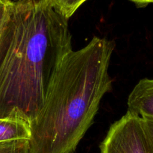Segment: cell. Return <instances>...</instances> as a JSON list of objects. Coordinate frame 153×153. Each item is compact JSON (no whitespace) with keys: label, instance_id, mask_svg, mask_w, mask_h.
Returning a JSON list of instances; mask_svg holds the SVG:
<instances>
[{"label":"cell","instance_id":"cell-1","mask_svg":"<svg viewBox=\"0 0 153 153\" xmlns=\"http://www.w3.org/2000/svg\"><path fill=\"white\" fill-rule=\"evenodd\" d=\"M72 50L68 19L45 0L11 4L10 34L0 61V118L34 120Z\"/></svg>","mask_w":153,"mask_h":153},{"label":"cell","instance_id":"cell-2","mask_svg":"<svg viewBox=\"0 0 153 153\" xmlns=\"http://www.w3.org/2000/svg\"><path fill=\"white\" fill-rule=\"evenodd\" d=\"M114 43L94 37L63 58L44 105L30 123L31 153H73L111 90L109 64Z\"/></svg>","mask_w":153,"mask_h":153},{"label":"cell","instance_id":"cell-3","mask_svg":"<svg viewBox=\"0 0 153 153\" xmlns=\"http://www.w3.org/2000/svg\"><path fill=\"white\" fill-rule=\"evenodd\" d=\"M101 153H150L141 117L130 112L111 126Z\"/></svg>","mask_w":153,"mask_h":153},{"label":"cell","instance_id":"cell-4","mask_svg":"<svg viewBox=\"0 0 153 153\" xmlns=\"http://www.w3.org/2000/svg\"><path fill=\"white\" fill-rule=\"evenodd\" d=\"M127 111L153 119V79L145 78L134 86L128 96Z\"/></svg>","mask_w":153,"mask_h":153},{"label":"cell","instance_id":"cell-5","mask_svg":"<svg viewBox=\"0 0 153 153\" xmlns=\"http://www.w3.org/2000/svg\"><path fill=\"white\" fill-rule=\"evenodd\" d=\"M28 123L15 118H0V143L18 140H29Z\"/></svg>","mask_w":153,"mask_h":153},{"label":"cell","instance_id":"cell-6","mask_svg":"<svg viewBox=\"0 0 153 153\" xmlns=\"http://www.w3.org/2000/svg\"><path fill=\"white\" fill-rule=\"evenodd\" d=\"M11 4L0 0V61L4 52L11 28Z\"/></svg>","mask_w":153,"mask_h":153},{"label":"cell","instance_id":"cell-7","mask_svg":"<svg viewBox=\"0 0 153 153\" xmlns=\"http://www.w3.org/2000/svg\"><path fill=\"white\" fill-rule=\"evenodd\" d=\"M59 14L69 19L87 0H45Z\"/></svg>","mask_w":153,"mask_h":153},{"label":"cell","instance_id":"cell-8","mask_svg":"<svg viewBox=\"0 0 153 153\" xmlns=\"http://www.w3.org/2000/svg\"><path fill=\"white\" fill-rule=\"evenodd\" d=\"M0 153H31L29 140H18L0 143Z\"/></svg>","mask_w":153,"mask_h":153},{"label":"cell","instance_id":"cell-9","mask_svg":"<svg viewBox=\"0 0 153 153\" xmlns=\"http://www.w3.org/2000/svg\"><path fill=\"white\" fill-rule=\"evenodd\" d=\"M146 138L149 143L150 153H153V119L141 118Z\"/></svg>","mask_w":153,"mask_h":153},{"label":"cell","instance_id":"cell-10","mask_svg":"<svg viewBox=\"0 0 153 153\" xmlns=\"http://www.w3.org/2000/svg\"><path fill=\"white\" fill-rule=\"evenodd\" d=\"M134 3H135L138 7H145L149 4H152L153 0H131Z\"/></svg>","mask_w":153,"mask_h":153},{"label":"cell","instance_id":"cell-11","mask_svg":"<svg viewBox=\"0 0 153 153\" xmlns=\"http://www.w3.org/2000/svg\"><path fill=\"white\" fill-rule=\"evenodd\" d=\"M4 1L10 4H17L22 2H25V1H28V0H4Z\"/></svg>","mask_w":153,"mask_h":153}]
</instances>
